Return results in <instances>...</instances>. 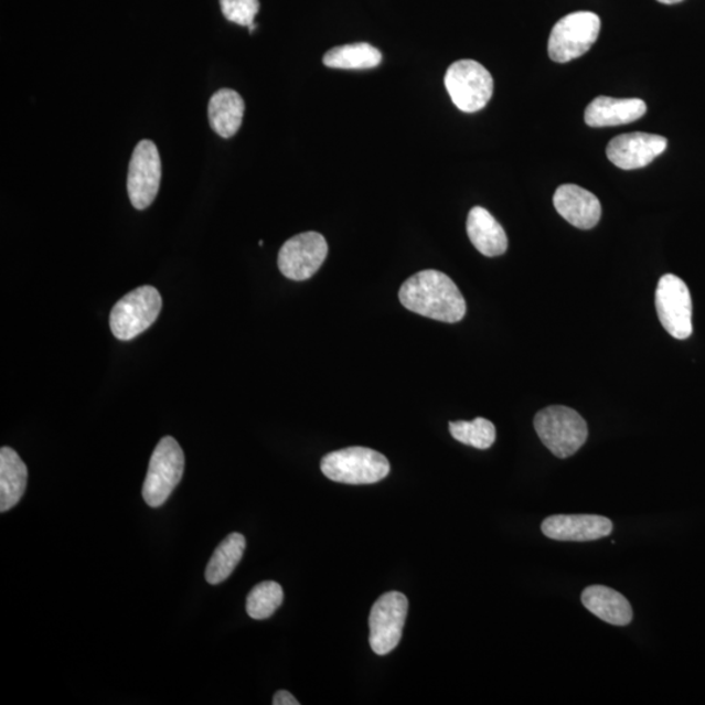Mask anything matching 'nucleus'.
I'll return each mask as SVG.
<instances>
[{
  "label": "nucleus",
  "instance_id": "obj_8",
  "mask_svg": "<svg viewBox=\"0 0 705 705\" xmlns=\"http://www.w3.org/2000/svg\"><path fill=\"white\" fill-rule=\"evenodd\" d=\"M408 598L388 592L377 598L370 612V645L380 656L388 654L400 643L408 615Z\"/></svg>",
  "mask_w": 705,
  "mask_h": 705
},
{
  "label": "nucleus",
  "instance_id": "obj_17",
  "mask_svg": "<svg viewBox=\"0 0 705 705\" xmlns=\"http://www.w3.org/2000/svg\"><path fill=\"white\" fill-rule=\"evenodd\" d=\"M581 602L592 615L612 626L622 627L632 621L633 612L630 602L609 587L590 586L584 589Z\"/></svg>",
  "mask_w": 705,
  "mask_h": 705
},
{
  "label": "nucleus",
  "instance_id": "obj_6",
  "mask_svg": "<svg viewBox=\"0 0 705 705\" xmlns=\"http://www.w3.org/2000/svg\"><path fill=\"white\" fill-rule=\"evenodd\" d=\"M162 309V299L153 287H141L130 291L114 306L110 329L118 340L128 341L147 331Z\"/></svg>",
  "mask_w": 705,
  "mask_h": 705
},
{
  "label": "nucleus",
  "instance_id": "obj_7",
  "mask_svg": "<svg viewBox=\"0 0 705 705\" xmlns=\"http://www.w3.org/2000/svg\"><path fill=\"white\" fill-rule=\"evenodd\" d=\"M601 20L594 12H574L560 19L548 39V56L558 63L579 58L595 45Z\"/></svg>",
  "mask_w": 705,
  "mask_h": 705
},
{
  "label": "nucleus",
  "instance_id": "obj_14",
  "mask_svg": "<svg viewBox=\"0 0 705 705\" xmlns=\"http://www.w3.org/2000/svg\"><path fill=\"white\" fill-rule=\"evenodd\" d=\"M555 210L579 229H592L601 218V203L597 196L576 184H564L554 195Z\"/></svg>",
  "mask_w": 705,
  "mask_h": 705
},
{
  "label": "nucleus",
  "instance_id": "obj_9",
  "mask_svg": "<svg viewBox=\"0 0 705 705\" xmlns=\"http://www.w3.org/2000/svg\"><path fill=\"white\" fill-rule=\"evenodd\" d=\"M656 309L662 327L674 339L686 340L693 333V301L685 281L679 276L661 277L656 289Z\"/></svg>",
  "mask_w": 705,
  "mask_h": 705
},
{
  "label": "nucleus",
  "instance_id": "obj_24",
  "mask_svg": "<svg viewBox=\"0 0 705 705\" xmlns=\"http://www.w3.org/2000/svg\"><path fill=\"white\" fill-rule=\"evenodd\" d=\"M221 11L226 20L241 26H250L258 15L259 0H220Z\"/></svg>",
  "mask_w": 705,
  "mask_h": 705
},
{
  "label": "nucleus",
  "instance_id": "obj_11",
  "mask_svg": "<svg viewBox=\"0 0 705 705\" xmlns=\"http://www.w3.org/2000/svg\"><path fill=\"white\" fill-rule=\"evenodd\" d=\"M327 255H329V245L323 235L308 232L295 235L293 238L285 242L277 265L289 280L305 281L318 273Z\"/></svg>",
  "mask_w": 705,
  "mask_h": 705
},
{
  "label": "nucleus",
  "instance_id": "obj_21",
  "mask_svg": "<svg viewBox=\"0 0 705 705\" xmlns=\"http://www.w3.org/2000/svg\"><path fill=\"white\" fill-rule=\"evenodd\" d=\"M383 55L366 42L333 47L323 58L324 66L337 70H370L380 66Z\"/></svg>",
  "mask_w": 705,
  "mask_h": 705
},
{
  "label": "nucleus",
  "instance_id": "obj_5",
  "mask_svg": "<svg viewBox=\"0 0 705 705\" xmlns=\"http://www.w3.org/2000/svg\"><path fill=\"white\" fill-rule=\"evenodd\" d=\"M445 85L456 108L464 113L480 111L493 96V76L479 62H455L447 70Z\"/></svg>",
  "mask_w": 705,
  "mask_h": 705
},
{
  "label": "nucleus",
  "instance_id": "obj_10",
  "mask_svg": "<svg viewBox=\"0 0 705 705\" xmlns=\"http://www.w3.org/2000/svg\"><path fill=\"white\" fill-rule=\"evenodd\" d=\"M162 165L159 149L151 140H141L128 167L127 191L137 210H146L159 194Z\"/></svg>",
  "mask_w": 705,
  "mask_h": 705
},
{
  "label": "nucleus",
  "instance_id": "obj_18",
  "mask_svg": "<svg viewBox=\"0 0 705 705\" xmlns=\"http://www.w3.org/2000/svg\"><path fill=\"white\" fill-rule=\"evenodd\" d=\"M245 116V102L233 89H220L212 96L209 117L212 130L221 138L229 139L238 132Z\"/></svg>",
  "mask_w": 705,
  "mask_h": 705
},
{
  "label": "nucleus",
  "instance_id": "obj_15",
  "mask_svg": "<svg viewBox=\"0 0 705 705\" xmlns=\"http://www.w3.org/2000/svg\"><path fill=\"white\" fill-rule=\"evenodd\" d=\"M645 113L643 99L601 96L588 105L584 119L590 127H611L635 122Z\"/></svg>",
  "mask_w": 705,
  "mask_h": 705
},
{
  "label": "nucleus",
  "instance_id": "obj_12",
  "mask_svg": "<svg viewBox=\"0 0 705 705\" xmlns=\"http://www.w3.org/2000/svg\"><path fill=\"white\" fill-rule=\"evenodd\" d=\"M667 140L660 135L633 132L619 135L607 148L608 159L623 170L642 169L665 152Z\"/></svg>",
  "mask_w": 705,
  "mask_h": 705
},
{
  "label": "nucleus",
  "instance_id": "obj_16",
  "mask_svg": "<svg viewBox=\"0 0 705 705\" xmlns=\"http://www.w3.org/2000/svg\"><path fill=\"white\" fill-rule=\"evenodd\" d=\"M467 232L470 242L482 255L494 258L508 252L509 238L502 225L482 206L469 212Z\"/></svg>",
  "mask_w": 705,
  "mask_h": 705
},
{
  "label": "nucleus",
  "instance_id": "obj_1",
  "mask_svg": "<svg viewBox=\"0 0 705 705\" xmlns=\"http://www.w3.org/2000/svg\"><path fill=\"white\" fill-rule=\"evenodd\" d=\"M398 298L405 309L445 323H458L467 313L456 284L436 269L423 270L403 284Z\"/></svg>",
  "mask_w": 705,
  "mask_h": 705
},
{
  "label": "nucleus",
  "instance_id": "obj_22",
  "mask_svg": "<svg viewBox=\"0 0 705 705\" xmlns=\"http://www.w3.org/2000/svg\"><path fill=\"white\" fill-rule=\"evenodd\" d=\"M284 592L279 583L263 581L254 587L247 596L246 610L253 619H267L273 617L281 607Z\"/></svg>",
  "mask_w": 705,
  "mask_h": 705
},
{
  "label": "nucleus",
  "instance_id": "obj_2",
  "mask_svg": "<svg viewBox=\"0 0 705 705\" xmlns=\"http://www.w3.org/2000/svg\"><path fill=\"white\" fill-rule=\"evenodd\" d=\"M320 469L327 479L348 485H370L389 473L386 456L366 447H349L325 455Z\"/></svg>",
  "mask_w": 705,
  "mask_h": 705
},
{
  "label": "nucleus",
  "instance_id": "obj_26",
  "mask_svg": "<svg viewBox=\"0 0 705 705\" xmlns=\"http://www.w3.org/2000/svg\"><path fill=\"white\" fill-rule=\"evenodd\" d=\"M662 4H676L683 2V0H658Z\"/></svg>",
  "mask_w": 705,
  "mask_h": 705
},
{
  "label": "nucleus",
  "instance_id": "obj_13",
  "mask_svg": "<svg viewBox=\"0 0 705 705\" xmlns=\"http://www.w3.org/2000/svg\"><path fill=\"white\" fill-rule=\"evenodd\" d=\"M541 531L557 541H587L608 537L612 532L611 520L597 515H554L544 520Z\"/></svg>",
  "mask_w": 705,
  "mask_h": 705
},
{
  "label": "nucleus",
  "instance_id": "obj_4",
  "mask_svg": "<svg viewBox=\"0 0 705 705\" xmlns=\"http://www.w3.org/2000/svg\"><path fill=\"white\" fill-rule=\"evenodd\" d=\"M184 472V453L173 437H165L154 448L142 487V498L157 509L169 500Z\"/></svg>",
  "mask_w": 705,
  "mask_h": 705
},
{
  "label": "nucleus",
  "instance_id": "obj_19",
  "mask_svg": "<svg viewBox=\"0 0 705 705\" xmlns=\"http://www.w3.org/2000/svg\"><path fill=\"white\" fill-rule=\"evenodd\" d=\"M28 483V469L15 450H0V511H9L23 498Z\"/></svg>",
  "mask_w": 705,
  "mask_h": 705
},
{
  "label": "nucleus",
  "instance_id": "obj_23",
  "mask_svg": "<svg viewBox=\"0 0 705 705\" xmlns=\"http://www.w3.org/2000/svg\"><path fill=\"white\" fill-rule=\"evenodd\" d=\"M450 432L460 444L474 447L477 450H488L496 438L493 423L482 417L473 419L472 423H450Z\"/></svg>",
  "mask_w": 705,
  "mask_h": 705
},
{
  "label": "nucleus",
  "instance_id": "obj_25",
  "mask_svg": "<svg viewBox=\"0 0 705 705\" xmlns=\"http://www.w3.org/2000/svg\"><path fill=\"white\" fill-rule=\"evenodd\" d=\"M274 705H299V702L296 699L293 695L289 693V691H277L274 696Z\"/></svg>",
  "mask_w": 705,
  "mask_h": 705
},
{
  "label": "nucleus",
  "instance_id": "obj_3",
  "mask_svg": "<svg viewBox=\"0 0 705 705\" xmlns=\"http://www.w3.org/2000/svg\"><path fill=\"white\" fill-rule=\"evenodd\" d=\"M534 429L547 447L559 459L575 455L586 444L588 426L578 412L553 405L537 413Z\"/></svg>",
  "mask_w": 705,
  "mask_h": 705
},
{
  "label": "nucleus",
  "instance_id": "obj_20",
  "mask_svg": "<svg viewBox=\"0 0 705 705\" xmlns=\"http://www.w3.org/2000/svg\"><path fill=\"white\" fill-rule=\"evenodd\" d=\"M246 551V538L241 533H232L213 553L205 569V579L212 586L225 581L238 566Z\"/></svg>",
  "mask_w": 705,
  "mask_h": 705
}]
</instances>
